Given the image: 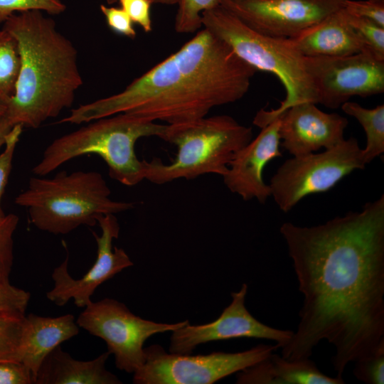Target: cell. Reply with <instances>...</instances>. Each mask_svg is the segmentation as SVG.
<instances>
[{
  "mask_svg": "<svg viewBox=\"0 0 384 384\" xmlns=\"http://www.w3.org/2000/svg\"><path fill=\"white\" fill-rule=\"evenodd\" d=\"M18 217L6 214L0 218V280L9 282L14 261L13 235L18 223Z\"/></svg>",
  "mask_w": 384,
  "mask_h": 384,
  "instance_id": "obj_26",
  "label": "cell"
},
{
  "mask_svg": "<svg viewBox=\"0 0 384 384\" xmlns=\"http://www.w3.org/2000/svg\"><path fill=\"white\" fill-rule=\"evenodd\" d=\"M247 293V285L244 283L238 292L231 293V302L213 322L202 325L188 323L173 331L169 352L190 354L200 344L239 338L270 340L278 348L285 346L294 331L273 328L255 319L246 308Z\"/></svg>",
  "mask_w": 384,
  "mask_h": 384,
  "instance_id": "obj_14",
  "label": "cell"
},
{
  "mask_svg": "<svg viewBox=\"0 0 384 384\" xmlns=\"http://www.w3.org/2000/svg\"><path fill=\"white\" fill-rule=\"evenodd\" d=\"M362 149L354 137L343 139L321 153H310L286 160L270 180L271 196L284 213L302 199L324 193L358 169H364Z\"/></svg>",
  "mask_w": 384,
  "mask_h": 384,
  "instance_id": "obj_8",
  "label": "cell"
},
{
  "mask_svg": "<svg viewBox=\"0 0 384 384\" xmlns=\"http://www.w3.org/2000/svg\"><path fill=\"white\" fill-rule=\"evenodd\" d=\"M110 195L99 172L61 171L53 178L31 177L15 203L27 208L31 223L38 229L64 235L82 225H95L100 215L134 208V203L116 201Z\"/></svg>",
  "mask_w": 384,
  "mask_h": 384,
  "instance_id": "obj_6",
  "label": "cell"
},
{
  "mask_svg": "<svg viewBox=\"0 0 384 384\" xmlns=\"http://www.w3.org/2000/svg\"><path fill=\"white\" fill-rule=\"evenodd\" d=\"M5 110L6 107L4 102L0 100V115L4 114Z\"/></svg>",
  "mask_w": 384,
  "mask_h": 384,
  "instance_id": "obj_37",
  "label": "cell"
},
{
  "mask_svg": "<svg viewBox=\"0 0 384 384\" xmlns=\"http://www.w3.org/2000/svg\"><path fill=\"white\" fill-rule=\"evenodd\" d=\"M15 125L4 115H0V149L5 145L6 137Z\"/></svg>",
  "mask_w": 384,
  "mask_h": 384,
  "instance_id": "obj_35",
  "label": "cell"
},
{
  "mask_svg": "<svg viewBox=\"0 0 384 384\" xmlns=\"http://www.w3.org/2000/svg\"><path fill=\"white\" fill-rule=\"evenodd\" d=\"M341 107L346 114L356 119L366 132V146L362 151L368 164L384 152V105L368 109L348 101Z\"/></svg>",
  "mask_w": 384,
  "mask_h": 384,
  "instance_id": "obj_21",
  "label": "cell"
},
{
  "mask_svg": "<svg viewBox=\"0 0 384 384\" xmlns=\"http://www.w3.org/2000/svg\"><path fill=\"white\" fill-rule=\"evenodd\" d=\"M79 315L76 323L105 341L107 351L114 356L116 367L134 373L144 363V343L154 334L173 331L187 324L188 320L176 324L156 323L134 314L127 306L105 298L90 302Z\"/></svg>",
  "mask_w": 384,
  "mask_h": 384,
  "instance_id": "obj_10",
  "label": "cell"
},
{
  "mask_svg": "<svg viewBox=\"0 0 384 384\" xmlns=\"http://www.w3.org/2000/svg\"><path fill=\"white\" fill-rule=\"evenodd\" d=\"M23 128L21 124H16L13 127L6 137L4 151L0 153V218L6 215L1 206V199L9 181L14 151Z\"/></svg>",
  "mask_w": 384,
  "mask_h": 384,
  "instance_id": "obj_30",
  "label": "cell"
},
{
  "mask_svg": "<svg viewBox=\"0 0 384 384\" xmlns=\"http://www.w3.org/2000/svg\"><path fill=\"white\" fill-rule=\"evenodd\" d=\"M343 9L350 15L370 20L384 28V1L346 0Z\"/></svg>",
  "mask_w": 384,
  "mask_h": 384,
  "instance_id": "obj_31",
  "label": "cell"
},
{
  "mask_svg": "<svg viewBox=\"0 0 384 384\" xmlns=\"http://www.w3.org/2000/svg\"><path fill=\"white\" fill-rule=\"evenodd\" d=\"M315 86L318 104L337 109L354 96L368 97L384 92V60L368 50L336 57H305Z\"/></svg>",
  "mask_w": 384,
  "mask_h": 384,
  "instance_id": "obj_11",
  "label": "cell"
},
{
  "mask_svg": "<svg viewBox=\"0 0 384 384\" xmlns=\"http://www.w3.org/2000/svg\"><path fill=\"white\" fill-rule=\"evenodd\" d=\"M376 1H384V0H376Z\"/></svg>",
  "mask_w": 384,
  "mask_h": 384,
  "instance_id": "obj_39",
  "label": "cell"
},
{
  "mask_svg": "<svg viewBox=\"0 0 384 384\" xmlns=\"http://www.w3.org/2000/svg\"><path fill=\"white\" fill-rule=\"evenodd\" d=\"M279 117L265 127L235 156L223 176L226 187L244 201L257 199L265 203L271 196L270 185L263 178L265 166L272 159L282 156L279 128Z\"/></svg>",
  "mask_w": 384,
  "mask_h": 384,
  "instance_id": "obj_16",
  "label": "cell"
},
{
  "mask_svg": "<svg viewBox=\"0 0 384 384\" xmlns=\"http://www.w3.org/2000/svg\"><path fill=\"white\" fill-rule=\"evenodd\" d=\"M257 70L206 28L122 92L80 105L60 123L81 124L126 112L173 124L240 100Z\"/></svg>",
  "mask_w": 384,
  "mask_h": 384,
  "instance_id": "obj_2",
  "label": "cell"
},
{
  "mask_svg": "<svg viewBox=\"0 0 384 384\" xmlns=\"http://www.w3.org/2000/svg\"><path fill=\"white\" fill-rule=\"evenodd\" d=\"M26 324L23 316L0 315V361H20Z\"/></svg>",
  "mask_w": 384,
  "mask_h": 384,
  "instance_id": "obj_23",
  "label": "cell"
},
{
  "mask_svg": "<svg viewBox=\"0 0 384 384\" xmlns=\"http://www.w3.org/2000/svg\"><path fill=\"white\" fill-rule=\"evenodd\" d=\"M102 233L92 232L97 245V258L91 268L80 279L73 278L68 272V255L52 274L53 288L47 292V298L58 306H63L73 299L78 307H85L95 289L124 269L133 265L122 248L112 247L114 239L119 237V225L114 214L97 217Z\"/></svg>",
  "mask_w": 384,
  "mask_h": 384,
  "instance_id": "obj_13",
  "label": "cell"
},
{
  "mask_svg": "<svg viewBox=\"0 0 384 384\" xmlns=\"http://www.w3.org/2000/svg\"><path fill=\"white\" fill-rule=\"evenodd\" d=\"M66 9L62 0H0V23L16 13L40 11L59 15Z\"/></svg>",
  "mask_w": 384,
  "mask_h": 384,
  "instance_id": "obj_27",
  "label": "cell"
},
{
  "mask_svg": "<svg viewBox=\"0 0 384 384\" xmlns=\"http://www.w3.org/2000/svg\"><path fill=\"white\" fill-rule=\"evenodd\" d=\"M0 384H35L32 372L17 361H0Z\"/></svg>",
  "mask_w": 384,
  "mask_h": 384,
  "instance_id": "obj_34",
  "label": "cell"
},
{
  "mask_svg": "<svg viewBox=\"0 0 384 384\" xmlns=\"http://www.w3.org/2000/svg\"><path fill=\"white\" fill-rule=\"evenodd\" d=\"M276 344H258L236 352L206 355L166 352L160 345L144 348L143 365L134 373L135 384H212L268 358Z\"/></svg>",
  "mask_w": 384,
  "mask_h": 384,
  "instance_id": "obj_9",
  "label": "cell"
},
{
  "mask_svg": "<svg viewBox=\"0 0 384 384\" xmlns=\"http://www.w3.org/2000/svg\"><path fill=\"white\" fill-rule=\"evenodd\" d=\"M110 355L107 351L95 359L78 361L58 346L42 362L35 384H121L105 368Z\"/></svg>",
  "mask_w": 384,
  "mask_h": 384,
  "instance_id": "obj_18",
  "label": "cell"
},
{
  "mask_svg": "<svg viewBox=\"0 0 384 384\" xmlns=\"http://www.w3.org/2000/svg\"><path fill=\"white\" fill-rule=\"evenodd\" d=\"M348 16L351 25L360 36L365 48L379 60H384V28L370 20L348 14Z\"/></svg>",
  "mask_w": 384,
  "mask_h": 384,
  "instance_id": "obj_28",
  "label": "cell"
},
{
  "mask_svg": "<svg viewBox=\"0 0 384 384\" xmlns=\"http://www.w3.org/2000/svg\"><path fill=\"white\" fill-rule=\"evenodd\" d=\"M316 105L297 104L277 117L280 145L293 156L330 149L344 139L348 119L337 113L324 112Z\"/></svg>",
  "mask_w": 384,
  "mask_h": 384,
  "instance_id": "obj_15",
  "label": "cell"
},
{
  "mask_svg": "<svg viewBox=\"0 0 384 384\" xmlns=\"http://www.w3.org/2000/svg\"><path fill=\"white\" fill-rule=\"evenodd\" d=\"M238 384H343L329 376L310 358L289 360L273 352L266 359L238 372Z\"/></svg>",
  "mask_w": 384,
  "mask_h": 384,
  "instance_id": "obj_19",
  "label": "cell"
},
{
  "mask_svg": "<svg viewBox=\"0 0 384 384\" xmlns=\"http://www.w3.org/2000/svg\"><path fill=\"white\" fill-rule=\"evenodd\" d=\"M252 139L251 127L226 114L168 124L161 139L177 147L176 158L169 164L159 158L144 160L145 179L164 184L208 174L223 176L237 154Z\"/></svg>",
  "mask_w": 384,
  "mask_h": 384,
  "instance_id": "obj_7",
  "label": "cell"
},
{
  "mask_svg": "<svg viewBox=\"0 0 384 384\" xmlns=\"http://www.w3.org/2000/svg\"><path fill=\"white\" fill-rule=\"evenodd\" d=\"M202 26L225 42L243 61L257 71L274 75L282 84L284 99L277 108L258 111L253 119L255 125L265 127L293 105L318 104L317 92L307 72L305 57L289 38L262 34L221 6L203 12Z\"/></svg>",
  "mask_w": 384,
  "mask_h": 384,
  "instance_id": "obj_5",
  "label": "cell"
},
{
  "mask_svg": "<svg viewBox=\"0 0 384 384\" xmlns=\"http://www.w3.org/2000/svg\"><path fill=\"white\" fill-rule=\"evenodd\" d=\"M117 2L133 23L140 26L146 33L151 31L150 9L154 4L152 0H117Z\"/></svg>",
  "mask_w": 384,
  "mask_h": 384,
  "instance_id": "obj_33",
  "label": "cell"
},
{
  "mask_svg": "<svg viewBox=\"0 0 384 384\" xmlns=\"http://www.w3.org/2000/svg\"><path fill=\"white\" fill-rule=\"evenodd\" d=\"M353 375L366 384L384 383V341L371 353L354 361Z\"/></svg>",
  "mask_w": 384,
  "mask_h": 384,
  "instance_id": "obj_25",
  "label": "cell"
},
{
  "mask_svg": "<svg viewBox=\"0 0 384 384\" xmlns=\"http://www.w3.org/2000/svg\"><path fill=\"white\" fill-rule=\"evenodd\" d=\"M220 0H178L174 28L178 33H191L202 26V14L220 6Z\"/></svg>",
  "mask_w": 384,
  "mask_h": 384,
  "instance_id": "obj_24",
  "label": "cell"
},
{
  "mask_svg": "<svg viewBox=\"0 0 384 384\" xmlns=\"http://www.w3.org/2000/svg\"><path fill=\"white\" fill-rule=\"evenodd\" d=\"M78 333L79 326L73 314L45 317L29 314L26 316L20 361L32 372L35 379L50 352Z\"/></svg>",
  "mask_w": 384,
  "mask_h": 384,
  "instance_id": "obj_20",
  "label": "cell"
},
{
  "mask_svg": "<svg viewBox=\"0 0 384 384\" xmlns=\"http://www.w3.org/2000/svg\"><path fill=\"white\" fill-rule=\"evenodd\" d=\"M304 57H336L366 50L343 7L289 38Z\"/></svg>",
  "mask_w": 384,
  "mask_h": 384,
  "instance_id": "obj_17",
  "label": "cell"
},
{
  "mask_svg": "<svg viewBox=\"0 0 384 384\" xmlns=\"http://www.w3.org/2000/svg\"><path fill=\"white\" fill-rule=\"evenodd\" d=\"M20 58L15 38L0 29V100L5 102L14 94Z\"/></svg>",
  "mask_w": 384,
  "mask_h": 384,
  "instance_id": "obj_22",
  "label": "cell"
},
{
  "mask_svg": "<svg viewBox=\"0 0 384 384\" xmlns=\"http://www.w3.org/2000/svg\"><path fill=\"white\" fill-rule=\"evenodd\" d=\"M30 297L28 292L0 280V315L25 316Z\"/></svg>",
  "mask_w": 384,
  "mask_h": 384,
  "instance_id": "obj_29",
  "label": "cell"
},
{
  "mask_svg": "<svg viewBox=\"0 0 384 384\" xmlns=\"http://www.w3.org/2000/svg\"><path fill=\"white\" fill-rule=\"evenodd\" d=\"M304 297L299 321L281 356L310 358L326 341L343 376L384 341V196L324 224L279 228Z\"/></svg>",
  "mask_w": 384,
  "mask_h": 384,
  "instance_id": "obj_1",
  "label": "cell"
},
{
  "mask_svg": "<svg viewBox=\"0 0 384 384\" xmlns=\"http://www.w3.org/2000/svg\"><path fill=\"white\" fill-rule=\"evenodd\" d=\"M346 0H220V6L253 30L290 38L343 7Z\"/></svg>",
  "mask_w": 384,
  "mask_h": 384,
  "instance_id": "obj_12",
  "label": "cell"
},
{
  "mask_svg": "<svg viewBox=\"0 0 384 384\" xmlns=\"http://www.w3.org/2000/svg\"><path fill=\"white\" fill-rule=\"evenodd\" d=\"M100 9L111 30L131 38L136 37L137 33L133 27V22L121 7L101 4Z\"/></svg>",
  "mask_w": 384,
  "mask_h": 384,
  "instance_id": "obj_32",
  "label": "cell"
},
{
  "mask_svg": "<svg viewBox=\"0 0 384 384\" xmlns=\"http://www.w3.org/2000/svg\"><path fill=\"white\" fill-rule=\"evenodd\" d=\"M107 4H114L116 2H117V0H106Z\"/></svg>",
  "mask_w": 384,
  "mask_h": 384,
  "instance_id": "obj_38",
  "label": "cell"
},
{
  "mask_svg": "<svg viewBox=\"0 0 384 384\" xmlns=\"http://www.w3.org/2000/svg\"><path fill=\"white\" fill-rule=\"evenodd\" d=\"M178 0H152L153 3L164 5L177 4Z\"/></svg>",
  "mask_w": 384,
  "mask_h": 384,
  "instance_id": "obj_36",
  "label": "cell"
},
{
  "mask_svg": "<svg viewBox=\"0 0 384 384\" xmlns=\"http://www.w3.org/2000/svg\"><path fill=\"white\" fill-rule=\"evenodd\" d=\"M53 140L33 168L44 176L65 162L82 155L95 154L107 164L109 176L127 186L145 179L144 160L135 153V144L142 137L162 139L168 124L122 112L100 118Z\"/></svg>",
  "mask_w": 384,
  "mask_h": 384,
  "instance_id": "obj_4",
  "label": "cell"
},
{
  "mask_svg": "<svg viewBox=\"0 0 384 384\" xmlns=\"http://www.w3.org/2000/svg\"><path fill=\"white\" fill-rule=\"evenodd\" d=\"M3 28L16 41L20 58L4 115L14 125L36 129L73 105L83 83L77 49L40 11L16 13Z\"/></svg>",
  "mask_w": 384,
  "mask_h": 384,
  "instance_id": "obj_3",
  "label": "cell"
}]
</instances>
